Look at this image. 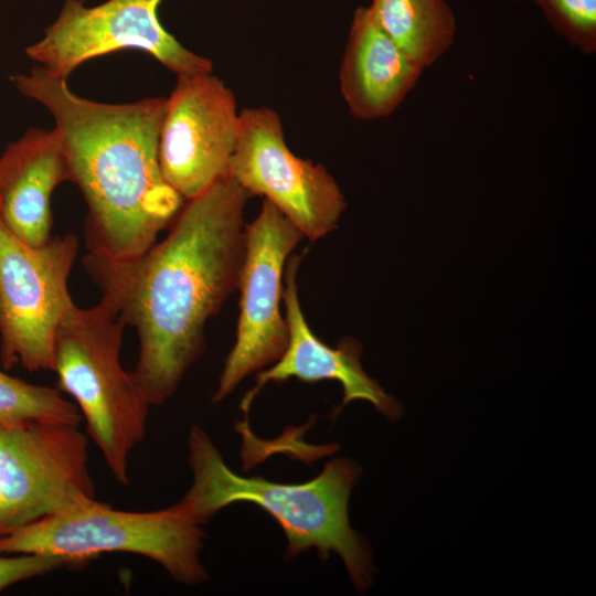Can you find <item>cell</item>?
I'll list each match as a JSON object with an SVG mask.
<instances>
[{
	"instance_id": "obj_3",
	"label": "cell",
	"mask_w": 596,
	"mask_h": 596,
	"mask_svg": "<svg viewBox=\"0 0 596 596\" xmlns=\"http://www.w3.org/2000/svg\"><path fill=\"white\" fill-rule=\"evenodd\" d=\"M188 459L193 481L173 507L193 522L201 525L232 503H254L270 514L285 532L286 558L311 549L317 550L322 560L334 552L358 592L370 588L376 572L372 549L351 526L348 514L349 498L361 475L355 461L330 460L317 477L302 483L242 477L230 469L200 426L191 428Z\"/></svg>"
},
{
	"instance_id": "obj_16",
	"label": "cell",
	"mask_w": 596,
	"mask_h": 596,
	"mask_svg": "<svg viewBox=\"0 0 596 596\" xmlns=\"http://www.w3.org/2000/svg\"><path fill=\"white\" fill-rule=\"evenodd\" d=\"M82 415L76 404L61 391L31 384L0 371V426H19L34 422L78 425Z\"/></svg>"
},
{
	"instance_id": "obj_4",
	"label": "cell",
	"mask_w": 596,
	"mask_h": 596,
	"mask_svg": "<svg viewBox=\"0 0 596 596\" xmlns=\"http://www.w3.org/2000/svg\"><path fill=\"white\" fill-rule=\"evenodd\" d=\"M125 327L106 296L89 308L74 304L55 333L53 371L114 478L128 486L129 457L145 438L150 405L121 364Z\"/></svg>"
},
{
	"instance_id": "obj_17",
	"label": "cell",
	"mask_w": 596,
	"mask_h": 596,
	"mask_svg": "<svg viewBox=\"0 0 596 596\" xmlns=\"http://www.w3.org/2000/svg\"><path fill=\"white\" fill-rule=\"evenodd\" d=\"M532 1L553 30L572 46L587 55L596 52V0Z\"/></svg>"
},
{
	"instance_id": "obj_9",
	"label": "cell",
	"mask_w": 596,
	"mask_h": 596,
	"mask_svg": "<svg viewBox=\"0 0 596 596\" xmlns=\"http://www.w3.org/2000/svg\"><path fill=\"white\" fill-rule=\"evenodd\" d=\"M302 237L266 200L256 219L245 225L236 339L224 361L213 402L223 401L246 376L274 364L286 350L289 331L280 312L283 274Z\"/></svg>"
},
{
	"instance_id": "obj_1",
	"label": "cell",
	"mask_w": 596,
	"mask_h": 596,
	"mask_svg": "<svg viewBox=\"0 0 596 596\" xmlns=\"http://www.w3.org/2000/svg\"><path fill=\"white\" fill-rule=\"evenodd\" d=\"M251 196L227 177L187 201L167 236L140 257L123 264L83 259L102 295L137 331L130 374L150 406L174 394L204 351L206 322L238 288Z\"/></svg>"
},
{
	"instance_id": "obj_10",
	"label": "cell",
	"mask_w": 596,
	"mask_h": 596,
	"mask_svg": "<svg viewBox=\"0 0 596 596\" xmlns=\"http://www.w3.org/2000/svg\"><path fill=\"white\" fill-rule=\"evenodd\" d=\"M162 0H65L44 36L25 49L49 73L67 78L82 63L121 50L150 54L175 75L212 72L211 60L184 47L161 24Z\"/></svg>"
},
{
	"instance_id": "obj_7",
	"label": "cell",
	"mask_w": 596,
	"mask_h": 596,
	"mask_svg": "<svg viewBox=\"0 0 596 596\" xmlns=\"http://www.w3.org/2000/svg\"><path fill=\"white\" fill-rule=\"evenodd\" d=\"M78 425L0 426V535L95 500Z\"/></svg>"
},
{
	"instance_id": "obj_5",
	"label": "cell",
	"mask_w": 596,
	"mask_h": 596,
	"mask_svg": "<svg viewBox=\"0 0 596 596\" xmlns=\"http://www.w3.org/2000/svg\"><path fill=\"white\" fill-rule=\"evenodd\" d=\"M205 533L173 505L116 510L96 499L0 535V553H44L88 562L107 552L131 553L161 565L178 583L209 579L201 561Z\"/></svg>"
},
{
	"instance_id": "obj_15",
	"label": "cell",
	"mask_w": 596,
	"mask_h": 596,
	"mask_svg": "<svg viewBox=\"0 0 596 596\" xmlns=\"http://www.w3.org/2000/svg\"><path fill=\"white\" fill-rule=\"evenodd\" d=\"M369 9L381 29L424 68L454 43L456 19L445 0H371Z\"/></svg>"
},
{
	"instance_id": "obj_18",
	"label": "cell",
	"mask_w": 596,
	"mask_h": 596,
	"mask_svg": "<svg viewBox=\"0 0 596 596\" xmlns=\"http://www.w3.org/2000/svg\"><path fill=\"white\" fill-rule=\"evenodd\" d=\"M83 562L44 553H0V593L7 587Z\"/></svg>"
},
{
	"instance_id": "obj_6",
	"label": "cell",
	"mask_w": 596,
	"mask_h": 596,
	"mask_svg": "<svg viewBox=\"0 0 596 596\" xmlns=\"http://www.w3.org/2000/svg\"><path fill=\"white\" fill-rule=\"evenodd\" d=\"M78 237L68 233L31 246L0 220V360L28 372L53 371L56 330L74 305L68 277Z\"/></svg>"
},
{
	"instance_id": "obj_11",
	"label": "cell",
	"mask_w": 596,
	"mask_h": 596,
	"mask_svg": "<svg viewBox=\"0 0 596 596\" xmlns=\"http://www.w3.org/2000/svg\"><path fill=\"white\" fill-rule=\"evenodd\" d=\"M238 132L237 102L221 78L212 72L177 75L159 135L166 182L189 201L230 177Z\"/></svg>"
},
{
	"instance_id": "obj_13",
	"label": "cell",
	"mask_w": 596,
	"mask_h": 596,
	"mask_svg": "<svg viewBox=\"0 0 596 596\" xmlns=\"http://www.w3.org/2000/svg\"><path fill=\"white\" fill-rule=\"evenodd\" d=\"M71 170L55 130L30 128L0 156V220L19 240L40 246L51 238V198Z\"/></svg>"
},
{
	"instance_id": "obj_12",
	"label": "cell",
	"mask_w": 596,
	"mask_h": 596,
	"mask_svg": "<svg viewBox=\"0 0 596 596\" xmlns=\"http://www.w3.org/2000/svg\"><path fill=\"white\" fill-rule=\"evenodd\" d=\"M304 256L305 252L288 258L285 269L283 299L289 331L286 350L274 364L257 374L255 385L241 401V409L247 415L255 397L269 382H284L292 377L308 383L332 380L342 387V402L332 416H337L350 402L363 400L386 419H398L403 414L402 405L362 368L361 343L344 337L336 348L329 347L310 329L300 306L297 286Z\"/></svg>"
},
{
	"instance_id": "obj_8",
	"label": "cell",
	"mask_w": 596,
	"mask_h": 596,
	"mask_svg": "<svg viewBox=\"0 0 596 596\" xmlns=\"http://www.w3.org/2000/svg\"><path fill=\"white\" fill-rule=\"evenodd\" d=\"M230 177L252 196L275 205L310 241L333 231L345 198L327 168L295 155L280 116L269 107L240 110V132Z\"/></svg>"
},
{
	"instance_id": "obj_14",
	"label": "cell",
	"mask_w": 596,
	"mask_h": 596,
	"mask_svg": "<svg viewBox=\"0 0 596 596\" xmlns=\"http://www.w3.org/2000/svg\"><path fill=\"white\" fill-rule=\"evenodd\" d=\"M424 71L381 29L369 7L354 11L339 71L340 93L353 117L390 116Z\"/></svg>"
},
{
	"instance_id": "obj_2",
	"label": "cell",
	"mask_w": 596,
	"mask_h": 596,
	"mask_svg": "<svg viewBox=\"0 0 596 596\" xmlns=\"http://www.w3.org/2000/svg\"><path fill=\"white\" fill-rule=\"evenodd\" d=\"M10 79L54 118L71 182L87 205V255L117 264L140 257L184 204L159 164L166 98L93 102L73 93L67 78L41 66Z\"/></svg>"
}]
</instances>
